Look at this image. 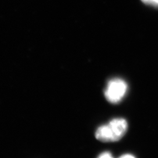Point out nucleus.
<instances>
[{"label": "nucleus", "instance_id": "1", "mask_svg": "<svg viewBox=\"0 0 158 158\" xmlns=\"http://www.w3.org/2000/svg\"><path fill=\"white\" fill-rule=\"evenodd\" d=\"M127 128V122L124 118H114L107 125L99 127L96 132V137L98 140L104 142H117L125 135Z\"/></svg>", "mask_w": 158, "mask_h": 158}, {"label": "nucleus", "instance_id": "2", "mask_svg": "<svg viewBox=\"0 0 158 158\" xmlns=\"http://www.w3.org/2000/svg\"><path fill=\"white\" fill-rule=\"evenodd\" d=\"M127 91V84L121 78H113L108 82L104 95L107 100L111 103L120 102Z\"/></svg>", "mask_w": 158, "mask_h": 158}, {"label": "nucleus", "instance_id": "3", "mask_svg": "<svg viewBox=\"0 0 158 158\" xmlns=\"http://www.w3.org/2000/svg\"><path fill=\"white\" fill-rule=\"evenodd\" d=\"M142 2L152 6L158 7V0H142Z\"/></svg>", "mask_w": 158, "mask_h": 158}, {"label": "nucleus", "instance_id": "4", "mask_svg": "<svg viewBox=\"0 0 158 158\" xmlns=\"http://www.w3.org/2000/svg\"><path fill=\"white\" fill-rule=\"evenodd\" d=\"M99 157H100V158H112L113 156H112V155H111L110 152H106L102 153V154L99 156Z\"/></svg>", "mask_w": 158, "mask_h": 158}, {"label": "nucleus", "instance_id": "5", "mask_svg": "<svg viewBox=\"0 0 158 158\" xmlns=\"http://www.w3.org/2000/svg\"><path fill=\"white\" fill-rule=\"evenodd\" d=\"M121 157H122V158H128V157L133 158V157H135V156L131 155V154H125V155L121 156Z\"/></svg>", "mask_w": 158, "mask_h": 158}]
</instances>
